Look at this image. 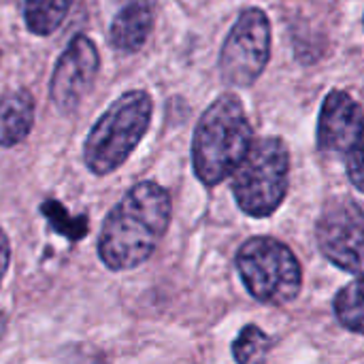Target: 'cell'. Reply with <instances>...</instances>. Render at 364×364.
<instances>
[{"label": "cell", "instance_id": "cell-1", "mask_svg": "<svg viewBox=\"0 0 364 364\" xmlns=\"http://www.w3.org/2000/svg\"><path fill=\"white\" fill-rule=\"evenodd\" d=\"M171 218V194L160 183L132 186L105 218L96 247L100 262L113 273L141 267L164 239Z\"/></svg>", "mask_w": 364, "mask_h": 364}, {"label": "cell", "instance_id": "cell-2", "mask_svg": "<svg viewBox=\"0 0 364 364\" xmlns=\"http://www.w3.org/2000/svg\"><path fill=\"white\" fill-rule=\"evenodd\" d=\"M254 145L245 109L235 94H222L198 119L192 139V166L207 188L232 177Z\"/></svg>", "mask_w": 364, "mask_h": 364}, {"label": "cell", "instance_id": "cell-3", "mask_svg": "<svg viewBox=\"0 0 364 364\" xmlns=\"http://www.w3.org/2000/svg\"><path fill=\"white\" fill-rule=\"evenodd\" d=\"M154 102L143 90L122 94L94 124L83 143V162L96 177L117 171L151 124Z\"/></svg>", "mask_w": 364, "mask_h": 364}, {"label": "cell", "instance_id": "cell-4", "mask_svg": "<svg viewBox=\"0 0 364 364\" xmlns=\"http://www.w3.org/2000/svg\"><path fill=\"white\" fill-rule=\"evenodd\" d=\"M237 271L250 296L269 307H286L303 290L299 258L273 237L247 239L237 252Z\"/></svg>", "mask_w": 364, "mask_h": 364}, {"label": "cell", "instance_id": "cell-5", "mask_svg": "<svg viewBox=\"0 0 364 364\" xmlns=\"http://www.w3.org/2000/svg\"><path fill=\"white\" fill-rule=\"evenodd\" d=\"M290 151L282 139L256 141L232 175V194L250 218L273 215L288 194Z\"/></svg>", "mask_w": 364, "mask_h": 364}, {"label": "cell", "instance_id": "cell-6", "mask_svg": "<svg viewBox=\"0 0 364 364\" xmlns=\"http://www.w3.org/2000/svg\"><path fill=\"white\" fill-rule=\"evenodd\" d=\"M271 58V21L262 9L250 6L228 32L222 53L220 73L228 85L250 87L264 73Z\"/></svg>", "mask_w": 364, "mask_h": 364}, {"label": "cell", "instance_id": "cell-7", "mask_svg": "<svg viewBox=\"0 0 364 364\" xmlns=\"http://www.w3.org/2000/svg\"><path fill=\"white\" fill-rule=\"evenodd\" d=\"M316 241L326 260L346 273H364V209L352 198H333L316 224Z\"/></svg>", "mask_w": 364, "mask_h": 364}, {"label": "cell", "instance_id": "cell-8", "mask_svg": "<svg viewBox=\"0 0 364 364\" xmlns=\"http://www.w3.org/2000/svg\"><path fill=\"white\" fill-rule=\"evenodd\" d=\"M98 68L100 58L96 45L87 36L77 34L53 68L49 81V94L53 105L62 113H73L83 100V96L92 90Z\"/></svg>", "mask_w": 364, "mask_h": 364}, {"label": "cell", "instance_id": "cell-9", "mask_svg": "<svg viewBox=\"0 0 364 364\" xmlns=\"http://www.w3.org/2000/svg\"><path fill=\"white\" fill-rule=\"evenodd\" d=\"M364 139L363 107L341 90H333L322 105L318 119V147L324 154H352Z\"/></svg>", "mask_w": 364, "mask_h": 364}, {"label": "cell", "instance_id": "cell-10", "mask_svg": "<svg viewBox=\"0 0 364 364\" xmlns=\"http://www.w3.org/2000/svg\"><path fill=\"white\" fill-rule=\"evenodd\" d=\"M154 28V6L149 0L128 2L113 19L109 30V43L122 53L139 51Z\"/></svg>", "mask_w": 364, "mask_h": 364}, {"label": "cell", "instance_id": "cell-11", "mask_svg": "<svg viewBox=\"0 0 364 364\" xmlns=\"http://www.w3.org/2000/svg\"><path fill=\"white\" fill-rule=\"evenodd\" d=\"M34 126V98L17 87L0 96V147H13L30 134Z\"/></svg>", "mask_w": 364, "mask_h": 364}, {"label": "cell", "instance_id": "cell-12", "mask_svg": "<svg viewBox=\"0 0 364 364\" xmlns=\"http://www.w3.org/2000/svg\"><path fill=\"white\" fill-rule=\"evenodd\" d=\"M333 307L343 328L356 335H364V275L337 292Z\"/></svg>", "mask_w": 364, "mask_h": 364}, {"label": "cell", "instance_id": "cell-13", "mask_svg": "<svg viewBox=\"0 0 364 364\" xmlns=\"http://www.w3.org/2000/svg\"><path fill=\"white\" fill-rule=\"evenodd\" d=\"M73 0H26V26L38 36L55 32L64 21Z\"/></svg>", "mask_w": 364, "mask_h": 364}, {"label": "cell", "instance_id": "cell-14", "mask_svg": "<svg viewBox=\"0 0 364 364\" xmlns=\"http://www.w3.org/2000/svg\"><path fill=\"white\" fill-rule=\"evenodd\" d=\"M271 354V337L256 324L241 328L232 341V358L237 364H264Z\"/></svg>", "mask_w": 364, "mask_h": 364}, {"label": "cell", "instance_id": "cell-15", "mask_svg": "<svg viewBox=\"0 0 364 364\" xmlns=\"http://www.w3.org/2000/svg\"><path fill=\"white\" fill-rule=\"evenodd\" d=\"M348 177L356 190L364 192V145L356 147L352 154H348Z\"/></svg>", "mask_w": 364, "mask_h": 364}, {"label": "cell", "instance_id": "cell-16", "mask_svg": "<svg viewBox=\"0 0 364 364\" xmlns=\"http://www.w3.org/2000/svg\"><path fill=\"white\" fill-rule=\"evenodd\" d=\"M9 264H11V241H9L6 232L0 228V286L9 271Z\"/></svg>", "mask_w": 364, "mask_h": 364}, {"label": "cell", "instance_id": "cell-17", "mask_svg": "<svg viewBox=\"0 0 364 364\" xmlns=\"http://www.w3.org/2000/svg\"><path fill=\"white\" fill-rule=\"evenodd\" d=\"M4 331H6V318H4V314H0V339L4 335Z\"/></svg>", "mask_w": 364, "mask_h": 364}]
</instances>
